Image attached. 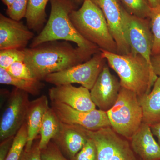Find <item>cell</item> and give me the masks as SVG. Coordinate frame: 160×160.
<instances>
[{"mask_svg":"<svg viewBox=\"0 0 160 160\" xmlns=\"http://www.w3.org/2000/svg\"><path fill=\"white\" fill-rule=\"evenodd\" d=\"M132 148L142 160H160V145L153 137L150 126L142 123L129 140Z\"/></svg>","mask_w":160,"mask_h":160,"instance_id":"cell-16","label":"cell"},{"mask_svg":"<svg viewBox=\"0 0 160 160\" xmlns=\"http://www.w3.org/2000/svg\"><path fill=\"white\" fill-rule=\"evenodd\" d=\"M106 61L100 51L85 62L49 74L44 80L55 86L77 83L90 90L106 65Z\"/></svg>","mask_w":160,"mask_h":160,"instance_id":"cell-6","label":"cell"},{"mask_svg":"<svg viewBox=\"0 0 160 160\" xmlns=\"http://www.w3.org/2000/svg\"><path fill=\"white\" fill-rule=\"evenodd\" d=\"M142 109L143 122L149 126L160 122V77H158L151 91L138 97Z\"/></svg>","mask_w":160,"mask_h":160,"instance_id":"cell-18","label":"cell"},{"mask_svg":"<svg viewBox=\"0 0 160 160\" xmlns=\"http://www.w3.org/2000/svg\"><path fill=\"white\" fill-rule=\"evenodd\" d=\"M151 64L155 74L158 77H160V53L155 55L152 56Z\"/></svg>","mask_w":160,"mask_h":160,"instance_id":"cell-32","label":"cell"},{"mask_svg":"<svg viewBox=\"0 0 160 160\" xmlns=\"http://www.w3.org/2000/svg\"><path fill=\"white\" fill-rule=\"evenodd\" d=\"M149 1L152 8L160 6V0H149Z\"/></svg>","mask_w":160,"mask_h":160,"instance_id":"cell-34","label":"cell"},{"mask_svg":"<svg viewBox=\"0 0 160 160\" xmlns=\"http://www.w3.org/2000/svg\"><path fill=\"white\" fill-rule=\"evenodd\" d=\"M49 0H29L26 15L27 26L38 31L46 21V8Z\"/></svg>","mask_w":160,"mask_h":160,"instance_id":"cell-20","label":"cell"},{"mask_svg":"<svg viewBox=\"0 0 160 160\" xmlns=\"http://www.w3.org/2000/svg\"><path fill=\"white\" fill-rule=\"evenodd\" d=\"M75 29L84 38L100 49L118 53L116 43L102 10L91 0H85L81 8L69 15Z\"/></svg>","mask_w":160,"mask_h":160,"instance_id":"cell-4","label":"cell"},{"mask_svg":"<svg viewBox=\"0 0 160 160\" xmlns=\"http://www.w3.org/2000/svg\"><path fill=\"white\" fill-rule=\"evenodd\" d=\"M29 29L20 21L0 14V50L25 49L34 36Z\"/></svg>","mask_w":160,"mask_h":160,"instance_id":"cell-14","label":"cell"},{"mask_svg":"<svg viewBox=\"0 0 160 160\" xmlns=\"http://www.w3.org/2000/svg\"><path fill=\"white\" fill-rule=\"evenodd\" d=\"M24 62L37 80L42 81L52 73L62 71L90 59L99 51L73 47L66 41L49 42L23 49Z\"/></svg>","mask_w":160,"mask_h":160,"instance_id":"cell-1","label":"cell"},{"mask_svg":"<svg viewBox=\"0 0 160 160\" xmlns=\"http://www.w3.org/2000/svg\"><path fill=\"white\" fill-rule=\"evenodd\" d=\"M51 11L46 26L37 36L33 38L30 48L49 42L63 40L74 42L78 47L88 50L100 49L81 35L73 26L69 15L74 10L71 0H50Z\"/></svg>","mask_w":160,"mask_h":160,"instance_id":"cell-3","label":"cell"},{"mask_svg":"<svg viewBox=\"0 0 160 160\" xmlns=\"http://www.w3.org/2000/svg\"><path fill=\"white\" fill-rule=\"evenodd\" d=\"M14 137H11L1 141L0 143V160H6L12 146Z\"/></svg>","mask_w":160,"mask_h":160,"instance_id":"cell-31","label":"cell"},{"mask_svg":"<svg viewBox=\"0 0 160 160\" xmlns=\"http://www.w3.org/2000/svg\"><path fill=\"white\" fill-rule=\"evenodd\" d=\"M41 158L42 160H69L52 140L46 148L41 150Z\"/></svg>","mask_w":160,"mask_h":160,"instance_id":"cell-29","label":"cell"},{"mask_svg":"<svg viewBox=\"0 0 160 160\" xmlns=\"http://www.w3.org/2000/svg\"><path fill=\"white\" fill-rule=\"evenodd\" d=\"M110 68L118 74L122 87L138 97L149 93L158 78L149 63L140 54L122 55L100 49Z\"/></svg>","mask_w":160,"mask_h":160,"instance_id":"cell-2","label":"cell"},{"mask_svg":"<svg viewBox=\"0 0 160 160\" xmlns=\"http://www.w3.org/2000/svg\"><path fill=\"white\" fill-rule=\"evenodd\" d=\"M30 101L29 93L15 88L9 96L0 120V141L15 136L26 122Z\"/></svg>","mask_w":160,"mask_h":160,"instance_id":"cell-8","label":"cell"},{"mask_svg":"<svg viewBox=\"0 0 160 160\" xmlns=\"http://www.w3.org/2000/svg\"><path fill=\"white\" fill-rule=\"evenodd\" d=\"M152 37V56L160 53V6L152 8L149 18Z\"/></svg>","mask_w":160,"mask_h":160,"instance_id":"cell-24","label":"cell"},{"mask_svg":"<svg viewBox=\"0 0 160 160\" xmlns=\"http://www.w3.org/2000/svg\"><path fill=\"white\" fill-rule=\"evenodd\" d=\"M111 128L129 140L143 123V111L137 95L121 87L114 106L107 112Z\"/></svg>","mask_w":160,"mask_h":160,"instance_id":"cell-5","label":"cell"},{"mask_svg":"<svg viewBox=\"0 0 160 160\" xmlns=\"http://www.w3.org/2000/svg\"><path fill=\"white\" fill-rule=\"evenodd\" d=\"M101 9L110 32L116 43L118 53L130 54L131 50L126 37L124 8L120 0H91Z\"/></svg>","mask_w":160,"mask_h":160,"instance_id":"cell-11","label":"cell"},{"mask_svg":"<svg viewBox=\"0 0 160 160\" xmlns=\"http://www.w3.org/2000/svg\"><path fill=\"white\" fill-rule=\"evenodd\" d=\"M50 107L61 122L78 125L91 131L111 127L107 112L100 109L79 111L65 104L52 102Z\"/></svg>","mask_w":160,"mask_h":160,"instance_id":"cell-10","label":"cell"},{"mask_svg":"<svg viewBox=\"0 0 160 160\" xmlns=\"http://www.w3.org/2000/svg\"><path fill=\"white\" fill-rule=\"evenodd\" d=\"M124 18L126 37L131 53L140 54L151 66L153 37L149 19L132 15L125 9Z\"/></svg>","mask_w":160,"mask_h":160,"instance_id":"cell-9","label":"cell"},{"mask_svg":"<svg viewBox=\"0 0 160 160\" xmlns=\"http://www.w3.org/2000/svg\"><path fill=\"white\" fill-rule=\"evenodd\" d=\"M6 70L15 77L32 81L38 80L24 61L16 62Z\"/></svg>","mask_w":160,"mask_h":160,"instance_id":"cell-26","label":"cell"},{"mask_svg":"<svg viewBox=\"0 0 160 160\" xmlns=\"http://www.w3.org/2000/svg\"><path fill=\"white\" fill-rule=\"evenodd\" d=\"M61 122L51 107L46 111L39 132V147L46 148L59 131Z\"/></svg>","mask_w":160,"mask_h":160,"instance_id":"cell-19","label":"cell"},{"mask_svg":"<svg viewBox=\"0 0 160 160\" xmlns=\"http://www.w3.org/2000/svg\"><path fill=\"white\" fill-rule=\"evenodd\" d=\"M28 140V130L26 122L14 137L13 143L5 160H19Z\"/></svg>","mask_w":160,"mask_h":160,"instance_id":"cell-23","label":"cell"},{"mask_svg":"<svg viewBox=\"0 0 160 160\" xmlns=\"http://www.w3.org/2000/svg\"><path fill=\"white\" fill-rule=\"evenodd\" d=\"M98 150V160H142L132 148L128 139L118 134L111 127L87 130Z\"/></svg>","mask_w":160,"mask_h":160,"instance_id":"cell-7","label":"cell"},{"mask_svg":"<svg viewBox=\"0 0 160 160\" xmlns=\"http://www.w3.org/2000/svg\"><path fill=\"white\" fill-rule=\"evenodd\" d=\"M52 102L62 103L82 111H90L96 106L92 100L90 90L83 86L66 84L52 87L49 91Z\"/></svg>","mask_w":160,"mask_h":160,"instance_id":"cell-13","label":"cell"},{"mask_svg":"<svg viewBox=\"0 0 160 160\" xmlns=\"http://www.w3.org/2000/svg\"><path fill=\"white\" fill-rule=\"evenodd\" d=\"M89 138L87 129L78 125L61 122L59 131L52 141L68 159L74 157Z\"/></svg>","mask_w":160,"mask_h":160,"instance_id":"cell-15","label":"cell"},{"mask_svg":"<svg viewBox=\"0 0 160 160\" xmlns=\"http://www.w3.org/2000/svg\"><path fill=\"white\" fill-rule=\"evenodd\" d=\"M70 160H98V150L93 140L89 138L82 149Z\"/></svg>","mask_w":160,"mask_h":160,"instance_id":"cell-28","label":"cell"},{"mask_svg":"<svg viewBox=\"0 0 160 160\" xmlns=\"http://www.w3.org/2000/svg\"><path fill=\"white\" fill-rule=\"evenodd\" d=\"M40 136L35 140L31 149H24L19 160H42L41 158V150L39 147Z\"/></svg>","mask_w":160,"mask_h":160,"instance_id":"cell-30","label":"cell"},{"mask_svg":"<svg viewBox=\"0 0 160 160\" xmlns=\"http://www.w3.org/2000/svg\"><path fill=\"white\" fill-rule=\"evenodd\" d=\"M72 2H73V3H79L80 2H84V1L85 0H71Z\"/></svg>","mask_w":160,"mask_h":160,"instance_id":"cell-36","label":"cell"},{"mask_svg":"<svg viewBox=\"0 0 160 160\" xmlns=\"http://www.w3.org/2000/svg\"><path fill=\"white\" fill-rule=\"evenodd\" d=\"M2 1L7 6V8H9L13 4L15 0H2Z\"/></svg>","mask_w":160,"mask_h":160,"instance_id":"cell-35","label":"cell"},{"mask_svg":"<svg viewBox=\"0 0 160 160\" xmlns=\"http://www.w3.org/2000/svg\"><path fill=\"white\" fill-rule=\"evenodd\" d=\"M150 126L153 135L158 138V143L160 145V122Z\"/></svg>","mask_w":160,"mask_h":160,"instance_id":"cell-33","label":"cell"},{"mask_svg":"<svg viewBox=\"0 0 160 160\" xmlns=\"http://www.w3.org/2000/svg\"><path fill=\"white\" fill-rule=\"evenodd\" d=\"M127 12L143 19H149L152 9L149 0H120Z\"/></svg>","mask_w":160,"mask_h":160,"instance_id":"cell-22","label":"cell"},{"mask_svg":"<svg viewBox=\"0 0 160 160\" xmlns=\"http://www.w3.org/2000/svg\"><path fill=\"white\" fill-rule=\"evenodd\" d=\"M121 87L119 80L106 64L90 90L92 100L99 109L107 112L116 102Z\"/></svg>","mask_w":160,"mask_h":160,"instance_id":"cell-12","label":"cell"},{"mask_svg":"<svg viewBox=\"0 0 160 160\" xmlns=\"http://www.w3.org/2000/svg\"><path fill=\"white\" fill-rule=\"evenodd\" d=\"M29 0H15L13 4L7 8L6 13L12 19L20 21L26 17Z\"/></svg>","mask_w":160,"mask_h":160,"instance_id":"cell-27","label":"cell"},{"mask_svg":"<svg viewBox=\"0 0 160 160\" xmlns=\"http://www.w3.org/2000/svg\"><path fill=\"white\" fill-rule=\"evenodd\" d=\"M25 54L24 50L8 49L0 50V67L8 69L13 63L24 61Z\"/></svg>","mask_w":160,"mask_h":160,"instance_id":"cell-25","label":"cell"},{"mask_svg":"<svg viewBox=\"0 0 160 160\" xmlns=\"http://www.w3.org/2000/svg\"><path fill=\"white\" fill-rule=\"evenodd\" d=\"M49 107L48 98L45 95L30 101L26 119L28 140L25 150L28 151L31 149L35 140L39 134L44 116Z\"/></svg>","mask_w":160,"mask_h":160,"instance_id":"cell-17","label":"cell"},{"mask_svg":"<svg viewBox=\"0 0 160 160\" xmlns=\"http://www.w3.org/2000/svg\"><path fill=\"white\" fill-rule=\"evenodd\" d=\"M0 83L11 85L15 88L32 95H38L44 85L39 80H28L15 77L6 69L0 67Z\"/></svg>","mask_w":160,"mask_h":160,"instance_id":"cell-21","label":"cell"}]
</instances>
